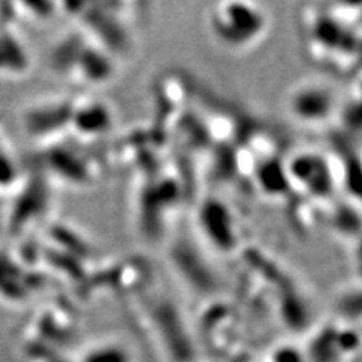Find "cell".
Listing matches in <instances>:
<instances>
[{
    "mask_svg": "<svg viewBox=\"0 0 362 362\" xmlns=\"http://www.w3.org/2000/svg\"><path fill=\"white\" fill-rule=\"evenodd\" d=\"M213 37L228 50L242 52L262 41L269 28L266 11L257 4L228 2L214 5L209 13Z\"/></svg>",
    "mask_w": 362,
    "mask_h": 362,
    "instance_id": "cell-1",
    "label": "cell"
},
{
    "mask_svg": "<svg viewBox=\"0 0 362 362\" xmlns=\"http://www.w3.org/2000/svg\"><path fill=\"white\" fill-rule=\"evenodd\" d=\"M329 89L319 83H303L288 97V110L303 122H315L327 118L332 107Z\"/></svg>",
    "mask_w": 362,
    "mask_h": 362,
    "instance_id": "cell-2",
    "label": "cell"
}]
</instances>
